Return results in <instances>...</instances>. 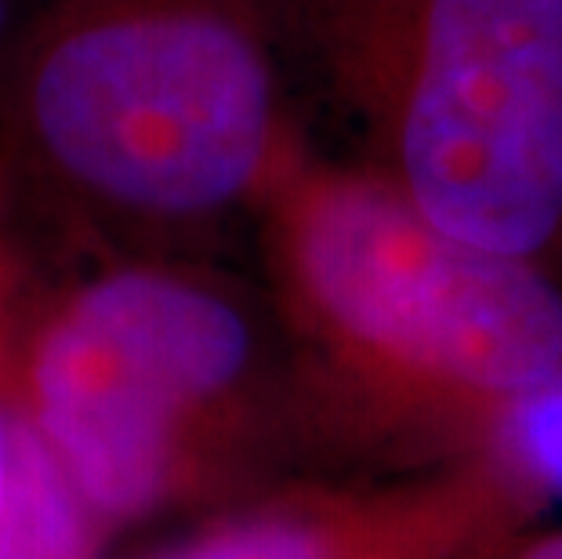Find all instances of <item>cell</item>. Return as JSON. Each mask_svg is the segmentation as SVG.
<instances>
[{
	"instance_id": "obj_3",
	"label": "cell",
	"mask_w": 562,
	"mask_h": 559,
	"mask_svg": "<svg viewBox=\"0 0 562 559\" xmlns=\"http://www.w3.org/2000/svg\"><path fill=\"white\" fill-rule=\"evenodd\" d=\"M19 396L105 530L233 505L316 450L272 305L178 255L41 283Z\"/></svg>"
},
{
	"instance_id": "obj_9",
	"label": "cell",
	"mask_w": 562,
	"mask_h": 559,
	"mask_svg": "<svg viewBox=\"0 0 562 559\" xmlns=\"http://www.w3.org/2000/svg\"><path fill=\"white\" fill-rule=\"evenodd\" d=\"M11 11H15V0H0V47H4V37H8Z\"/></svg>"
},
{
	"instance_id": "obj_5",
	"label": "cell",
	"mask_w": 562,
	"mask_h": 559,
	"mask_svg": "<svg viewBox=\"0 0 562 559\" xmlns=\"http://www.w3.org/2000/svg\"><path fill=\"white\" fill-rule=\"evenodd\" d=\"M555 491L530 447L352 480H280L138 559H486L541 519Z\"/></svg>"
},
{
	"instance_id": "obj_7",
	"label": "cell",
	"mask_w": 562,
	"mask_h": 559,
	"mask_svg": "<svg viewBox=\"0 0 562 559\" xmlns=\"http://www.w3.org/2000/svg\"><path fill=\"white\" fill-rule=\"evenodd\" d=\"M37 294L41 280L26 255V222L19 219L4 186H0V505H4L11 447H15L22 418V338H26V324Z\"/></svg>"
},
{
	"instance_id": "obj_6",
	"label": "cell",
	"mask_w": 562,
	"mask_h": 559,
	"mask_svg": "<svg viewBox=\"0 0 562 559\" xmlns=\"http://www.w3.org/2000/svg\"><path fill=\"white\" fill-rule=\"evenodd\" d=\"M105 534L22 414L0 505V559H102Z\"/></svg>"
},
{
	"instance_id": "obj_8",
	"label": "cell",
	"mask_w": 562,
	"mask_h": 559,
	"mask_svg": "<svg viewBox=\"0 0 562 559\" xmlns=\"http://www.w3.org/2000/svg\"><path fill=\"white\" fill-rule=\"evenodd\" d=\"M486 559H562V527H522Z\"/></svg>"
},
{
	"instance_id": "obj_2",
	"label": "cell",
	"mask_w": 562,
	"mask_h": 559,
	"mask_svg": "<svg viewBox=\"0 0 562 559\" xmlns=\"http://www.w3.org/2000/svg\"><path fill=\"white\" fill-rule=\"evenodd\" d=\"M272 0H15L0 47V186L171 255L250 215L302 135Z\"/></svg>"
},
{
	"instance_id": "obj_1",
	"label": "cell",
	"mask_w": 562,
	"mask_h": 559,
	"mask_svg": "<svg viewBox=\"0 0 562 559\" xmlns=\"http://www.w3.org/2000/svg\"><path fill=\"white\" fill-rule=\"evenodd\" d=\"M250 215L316 450L422 469L530 447L562 407L548 272L442 233L381 175L305 142Z\"/></svg>"
},
{
	"instance_id": "obj_4",
	"label": "cell",
	"mask_w": 562,
	"mask_h": 559,
	"mask_svg": "<svg viewBox=\"0 0 562 559\" xmlns=\"http://www.w3.org/2000/svg\"><path fill=\"white\" fill-rule=\"evenodd\" d=\"M356 164L458 241L562 283V0H272Z\"/></svg>"
}]
</instances>
